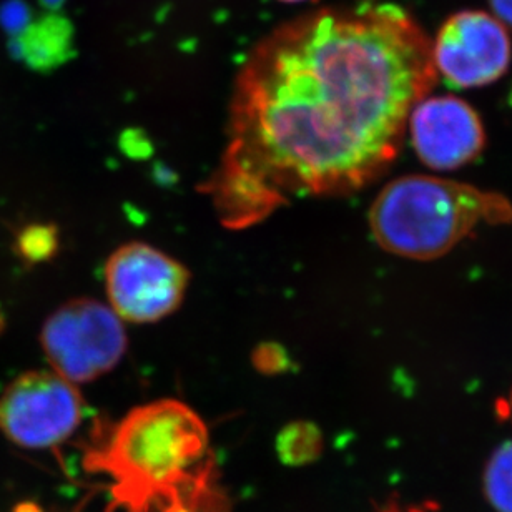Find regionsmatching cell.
Listing matches in <instances>:
<instances>
[{
    "label": "cell",
    "instance_id": "cell-5",
    "mask_svg": "<svg viewBox=\"0 0 512 512\" xmlns=\"http://www.w3.org/2000/svg\"><path fill=\"white\" fill-rule=\"evenodd\" d=\"M82 416L79 391L55 371L25 373L0 394V431L22 448H55L75 433Z\"/></svg>",
    "mask_w": 512,
    "mask_h": 512
},
{
    "label": "cell",
    "instance_id": "cell-2",
    "mask_svg": "<svg viewBox=\"0 0 512 512\" xmlns=\"http://www.w3.org/2000/svg\"><path fill=\"white\" fill-rule=\"evenodd\" d=\"M92 456L114 476L122 501L143 508L200 483L210 458L207 426L187 404L155 401L132 409Z\"/></svg>",
    "mask_w": 512,
    "mask_h": 512
},
{
    "label": "cell",
    "instance_id": "cell-1",
    "mask_svg": "<svg viewBox=\"0 0 512 512\" xmlns=\"http://www.w3.org/2000/svg\"><path fill=\"white\" fill-rule=\"evenodd\" d=\"M434 82L431 42L399 5L288 22L245 60L227 148L202 193L223 227L247 230L295 198L365 187L393 162Z\"/></svg>",
    "mask_w": 512,
    "mask_h": 512
},
{
    "label": "cell",
    "instance_id": "cell-9",
    "mask_svg": "<svg viewBox=\"0 0 512 512\" xmlns=\"http://www.w3.org/2000/svg\"><path fill=\"white\" fill-rule=\"evenodd\" d=\"M72 27L69 20L60 15H45L29 22L10 42L12 55L24 60L27 67L39 72L54 70L72 55Z\"/></svg>",
    "mask_w": 512,
    "mask_h": 512
},
{
    "label": "cell",
    "instance_id": "cell-16",
    "mask_svg": "<svg viewBox=\"0 0 512 512\" xmlns=\"http://www.w3.org/2000/svg\"><path fill=\"white\" fill-rule=\"evenodd\" d=\"M278 2H283V4H300V2H306V0H278Z\"/></svg>",
    "mask_w": 512,
    "mask_h": 512
},
{
    "label": "cell",
    "instance_id": "cell-15",
    "mask_svg": "<svg viewBox=\"0 0 512 512\" xmlns=\"http://www.w3.org/2000/svg\"><path fill=\"white\" fill-rule=\"evenodd\" d=\"M508 414H509V418L512 419V389H511V394H509V398H508Z\"/></svg>",
    "mask_w": 512,
    "mask_h": 512
},
{
    "label": "cell",
    "instance_id": "cell-13",
    "mask_svg": "<svg viewBox=\"0 0 512 512\" xmlns=\"http://www.w3.org/2000/svg\"><path fill=\"white\" fill-rule=\"evenodd\" d=\"M0 22L12 34H19L30 22L29 12L20 2H5L0 7Z\"/></svg>",
    "mask_w": 512,
    "mask_h": 512
},
{
    "label": "cell",
    "instance_id": "cell-11",
    "mask_svg": "<svg viewBox=\"0 0 512 512\" xmlns=\"http://www.w3.org/2000/svg\"><path fill=\"white\" fill-rule=\"evenodd\" d=\"M280 456L288 464H305L321 449V434L311 424L298 423L283 429L278 441Z\"/></svg>",
    "mask_w": 512,
    "mask_h": 512
},
{
    "label": "cell",
    "instance_id": "cell-4",
    "mask_svg": "<svg viewBox=\"0 0 512 512\" xmlns=\"http://www.w3.org/2000/svg\"><path fill=\"white\" fill-rule=\"evenodd\" d=\"M45 356L70 383H87L114 370L127 350L124 323L100 301H69L50 315L42 330Z\"/></svg>",
    "mask_w": 512,
    "mask_h": 512
},
{
    "label": "cell",
    "instance_id": "cell-6",
    "mask_svg": "<svg viewBox=\"0 0 512 512\" xmlns=\"http://www.w3.org/2000/svg\"><path fill=\"white\" fill-rule=\"evenodd\" d=\"M110 308L133 323H153L177 310L188 273L172 256L145 243H128L105 266Z\"/></svg>",
    "mask_w": 512,
    "mask_h": 512
},
{
    "label": "cell",
    "instance_id": "cell-7",
    "mask_svg": "<svg viewBox=\"0 0 512 512\" xmlns=\"http://www.w3.org/2000/svg\"><path fill=\"white\" fill-rule=\"evenodd\" d=\"M434 70L458 89L498 82L509 70V30L484 10H461L444 20L431 42Z\"/></svg>",
    "mask_w": 512,
    "mask_h": 512
},
{
    "label": "cell",
    "instance_id": "cell-12",
    "mask_svg": "<svg viewBox=\"0 0 512 512\" xmlns=\"http://www.w3.org/2000/svg\"><path fill=\"white\" fill-rule=\"evenodd\" d=\"M54 230L45 227L27 228V232L20 238V250L22 255L30 260H42L45 256L52 255L55 250Z\"/></svg>",
    "mask_w": 512,
    "mask_h": 512
},
{
    "label": "cell",
    "instance_id": "cell-14",
    "mask_svg": "<svg viewBox=\"0 0 512 512\" xmlns=\"http://www.w3.org/2000/svg\"><path fill=\"white\" fill-rule=\"evenodd\" d=\"M491 10L496 19L506 27L512 30V0H489Z\"/></svg>",
    "mask_w": 512,
    "mask_h": 512
},
{
    "label": "cell",
    "instance_id": "cell-3",
    "mask_svg": "<svg viewBox=\"0 0 512 512\" xmlns=\"http://www.w3.org/2000/svg\"><path fill=\"white\" fill-rule=\"evenodd\" d=\"M511 217V203L498 193L448 178L409 175L381 190L370 225L386 252L433 260L451 252L479 225H498Z\"/></svg>",
    "mask_w": 512,
    "mask_h": 512
},
{
    "label": "cell",
    "instance_id": "cell-10",
    "mask_svg": "<svg viewBox=\"0 0 512 512\" xmlns=\"http://www.w3.org/2000/svg\"><path fill=\"white\" fill-rule=\"evenodd\" d=\"M484 496L498 512H512V441L501 444L483 476Z\"/></svg>",
    "mask_w": 512,
    "mask_h": 512
},
{
    "label": "cell",
    "instance_id": "cell-8",
    "mask_svg": "<svg viewBox=\"0 0 512 512\" xmlns=\"http://www.w3.org/2000/svg\"><path fill=\"white\" fill-rule=\"evenodd\" d=\"M406 125L418 157L443 172L473 162L486 142L478 112L454 95L419 100Z\"/></svg>",
    "mask_w": 512,
    "mask_h": 512
}]
</instances>
